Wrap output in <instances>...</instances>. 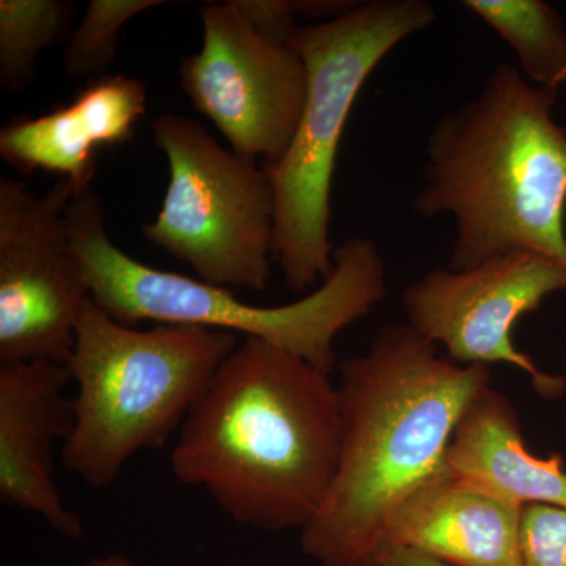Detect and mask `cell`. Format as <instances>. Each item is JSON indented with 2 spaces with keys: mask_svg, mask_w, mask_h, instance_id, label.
Returning <instances> with one entry per match:
<instances>
[{
  "mask_svg": "<svg viewBox=\"0 0 566 566\" xmlns=\"http://www.w3.org/2000/svg\"><path fill=\"white\" fill-rule=\"evenodd\" d=\"M338 453L340 405L329 375L245 337L182 422L170 468L241 526L303 531L329 494Z\"/></svg>",
  "mask_w": 566,
  "mask_h": 566,
  "instance_id": "cell-1",
  "label": "cell"
},
{
  "mask_svg": "<svg viewBox=\"0 0 566 566\" xmlns=\"http://www.w3.org/2000/svg\"><path fill=\"white\" fill-rule=\"evenodd\" d=\"M338 371L337 471L318 515L301 531L305 556L322 566H354L382 546L395 510L444 471L461 417L491 385L490 367L439 356L408 323L387 324Z\"/></svg>",
  "mask_w": 566,
  "mask_h": 566,
  "instance_id": "cell-2",
  "label": "cell"
},
{
  "mask_svg": "<svg viewBox=\"0 0 566 566\" xmlns=\"http://www.w3.org/2000/svg\"><path fill=\"white\" fill-rule=\"evenodd\" d=\"M557 92L499 63L482 91L428 134L424 185L412 210L450 214V270L510 251L542 253L566 270V133Z\"/></svg>",
  "mask_w": 566,
  "mask_h": 566,
  "instance_id": "cell-3",
  "label": "cell"
},
{
  "mask_svg": "<svg viewBox=\"0 0 566 566\" xmlns=\"http://www.w3.org/2000/svg\"><path fill=\"white\" fill-rule=\"evenodd\" d=\"M66 221L92 300L115 322L132 327L140 322L200 326L260 338L329 376L337 365L335 338L387 294L385 260L370 238L353 237L335 248L333 274L307 296L279 307H256L229 289L126 255L106 232L103 202L92 186L74 193Z\"/></svg>",
  "mask_w": 566,
  "mask_h": 566,
  "instance_id": "cell-4",
  "label": "cell"
},
{
  "mask_svg": "<svg viewBox=\"0 0 566 566\" xmlns=\"http://www.w3.org/2000/svg\"><path fill=\"white\" fill-rule=\"evenodd\" d=\"M238 335L159 324L139 331L88 300L66 367L76 385L73 430L62 446L66 471L103 490L132 458L159 450L180 430Z\"/></svg>",
  "mask_w": 566,
  "mask_h": 566,
  "instance_id": "cell-5",
  "label": "cell"
},
{
  "mask_svg": "<svg viewBox=\"0 0 566 566\" xmlns=\"http://www.w3.org/2000/svg\"><path fill=\"white\" fill-rule=\"evenodd\" d=\"M427 0H374L318 24L289 44L307 70V99L283 158L266 167L275 193L274 260L286 286L305 293L334 271L331 193L338 147L365 81L409 36L434 24Z\"/></svg>",
  "mask_w": 566,
  "mask_h": 566,
  "instance_id": "cell-6",
  "label": "cell"
},
{
  "mask_svg": "<svg viewBox=\"0 0 566 566\" xmlns=\"http://www.w3.org/2000/svg\"><path fill=\"white\" fill-rule=\"evenodd\" d=\"M169 163L158 218L142 234L189 264L199 281L264 292L274 260L275 193L266 167L223 148L199 122L177 114L153 120Z\"/></svg>",
  "mask_w": 566,
  "mask_h": 566,
  "instance_id": "cell-7",
  "label": "cell"
},
{
  "mask_svg": "<svg viewBox=\"0 0 566 566\" xmlns=\"http://www.w3.org/2000/svg\"><path fill=\"white\" fill-rule=\"evenodd\" d=\"M69 180L36 196L0 178V367L66 365L91 286L71 244Z\"/></svg>",
  "mask_w": 566,
  "mask_h": 566,
  "instance_id": "cell-8",
  "label": "cell"
},
{
  "mask_svg": "<svg viewBox=\"0 0 566 566\" xmlns=\"http://www.w3.org/2000/svg\"><path fill=\"white\" fill-rule=\"evenodd\" d=\"M199 14L202 50L182 59L181 88L234 153L274 166L289 150L307 99L304 61L289 43L256 33L232 0L207 3Z\"/></svg>",
  "mask_w": 566,
  "mask_h": 566,
  "instance_id": "cell-9",
  "label": "cell"
},
{
  "mask_svg": "<svg viewBox=\"0 0 566 566\" xmlns=\"http://www.w3.org/2000/svg\"><path fill=\"white\" fill-rule=\"evenodd\" d=\"M566 290V270L542 253L510 251L465 270L434 268L409 283L403 307L409 326L461 365L506 364L531 376L536 394L560 397L566 382L520 352L513 329L551 294Z\"/></svg>",
  "mask_w": 566,
  "mask_h": 566,
  "instance_id": "cell-10",
  "label": "cell"
},
{
  "mask_svg": "<svg viewBox=\"0 0 566 566\" xmlns=\"http://www.w3.org/2000/svg\"><path fill=\"white\" fill-rule=\"evenodd\" d=\"M69 367L35 360L0 367V502L35 513L70 539L84 524L63 502L54 479V450L73 430Z\"/></svg>",
  "mask_w": 566,
  "mask_h": 566,
  "instance_id": "cell-11",
  "label": "cell"
},
{
  "mask_svg": "<svg viewBox=\"0 0 566 566\" xmlns=\"http://www.w3.org/2000/svg\"><path fill=\"white\" fill-rule=\"evenodd\" d=\"M147 112V91L125 74L85 85L66 106L35 118H14L0 132V156L21 174L61 175L74 191L92 186L96 151L125 145Z\"/></svg>",
  "mask_w": 566,
  "mask_h": 566,
  "instance_id": "cell-12",
  "label": "cell"
},
{
  "mask_svg": "<svg viewBox=\"0 0 566 566\" xmlns=\"http://www.w3.org/2000/svg\"><path fill=\"white\" fill-rule=\"evenodd\" d=\"M523 509L446 468L395 510L382 545L409 547L452 566H521Z\"/></svg>",
  "mask_w": 566,
  "mask_h": 566,
  "instance_id": "cell-13",
  "label": "cell"
},
{
  "mask_svg": "<svg viewBox=\"0 0 566 566\" xmlns=\"http://www.w3.org/2000/svg\"><path fill=\"white\" fill-rule=\"evenodd\" d=\"M446 468L469 485L513 504L566 510L564 458L532 455L512 400L491 385L461 417L447 450Z\"/></svg>",
  "mask_w": 566,
  "mask_h": 566,
  "instance_id": "cell-14",
  "label": "cell"
},
{
  "mask_svg": "<svg viewBox=\"0 0 566 566\" xmlns=\"http://www.w3.org/2000/svg\"><path fill=\"white\" fill-rule=\"evenodd\" d=\"M464 9L493 29L515 52L531 84L558 92L566 84L564 18L543 0H465Z\"/></svg>",
  "mask_w": 566,
  "mask_h": 566,
  "instance_id": "cell-15",
  "label": "cell"
},
{
  "mask_svg": "<svg viewBox=\"0 0 566 566\" xmlns=\"http://www.w3.org/2000/svg\"><path fill=\"white\" fill-rule=\"evenodd\" d=\"M74 3L65 0H0V85L21 91L35 76L41 51L69 32Z\"/></svg>",
  "mask_w": 566,
  "mask_h": 566,
  "instance_id": "cell-16",
  "label": "cell"
},
{
  "mask_svg": "<svg viewBox=\"0 0 566 566\" xmlns=\"http://www.w3.org/2000/svg\"><path fill=\"white\" fill-rule=\"evenodd\" d=\"M163 3L159 0H92L63 52L65 73L73 80L103 77L117 57L123 25L142 11Z\"/></svg>",
  "mask_w": 566,
  "mask_h": 566,
  "instance_id": "cell-17",
  "label": "cell"
},
{
  "mask_svg": "<svg viewBox=\"0 0 566 566\" xmlns=\"http://www.w3.org/2000/svg\"><path fill=\"white\" fill-rule=\"evenodd\" d=\"M521 566H566V510L542 504L524 506Z\"/></svg>",
  "mask_w": 566,
  "mask_h": 566,
  "instance_id": "cell-18",
  "label": "cell"
},
{
  "mask_svg": "<svg viewBox=\"0 0 566 566\" xmlns=\"http://www.w3.org/2000/svg\"><path fill=\"white\" fill-rule=\"evenodd\" d=\"M233 6L263 39L289 43L297 25V14L289 0H232Z\"/></svg>",
  "mask_w": 566,
  "mask_h": 566,
  "instance_id": "cell-19",
  "label": "cell"
},
{
  "mask_svg": "<svg viewBox=\"0 0 566 566\" xmlns=\"http://www.w3.org/2000/svg\"><path fill=\"white\" fill-rule=\"evenodd\" d=\"M354 566H452L409 547L382 545Z\"/></svg>",
  "mask_w": 566,
  "mask_h": 566,
  "instance_id": "cell-20",
  "label": "cell"
},
{
  "mask_svg": "<svg viewBox=\"0 0 566 566\" xmlns=\"http://www.w3.org/2000/svg\"><path fill=\"white\" fill-rule=\"evenodd\" d=\"M359 3L349 2V0H293L297 18L314 21V24L344 17Z\"/></svg>",
  "mask_w": 566,
  "mask_h": 566,
  "instance_id": "cell-21",
  "label": "cell"
},
{
  "mask_svg": "<svg viewBox=\"0 0 566 566\" xmlns=\"http://www.w3.org/2000/svg\"><path fill=\"white\" fill-rule=\"evenodd\" d=\"M80 566H136L133 560L123 554L114 553L107 556L88 558L87 562Z\"/></svg>",
  "mask_w": 566,
  "mask_h": 566,
  "instance_id": "cell-22",
  "label": "cell"
}]
</instances>
